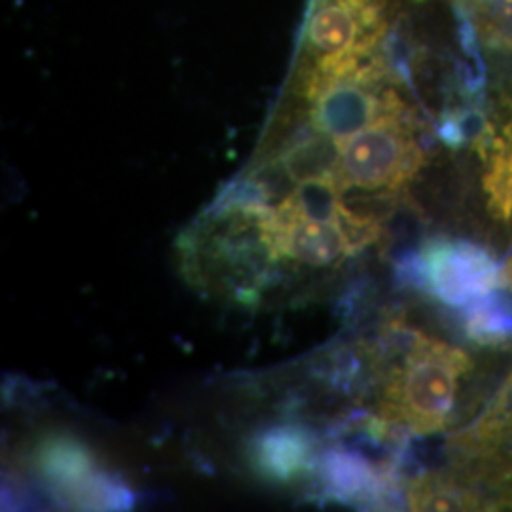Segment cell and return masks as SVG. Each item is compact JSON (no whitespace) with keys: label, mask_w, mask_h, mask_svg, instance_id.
Returning a JSON list of instances; mask_svg holds the SVG:
<instances>
[{"label":"cell","mask_w":512,"mask_h":512,"mask_svg":"<svg viewBox=\"0 0 512 512\" xmlns=\"http://www.w3.org/2000/svg\"><path fill=\"white\" fill-rule=\"evenodd\" d=\"M40 465L46 475L63 484H74L76 490H80L84 486V478L90 475L92 461L82 446L55 440L42 448Z\"/></svg>","instance_id":"9c48e42d"},{"label":"cell","mask_w":512,"mask_h":512,"mask_svg":"<svg viewBox=\"0 0 512 512\" xmlns=\"http://www.w3.org/2000/svg\"><path fill=\"white\" fill-rule=\"evenodd\" d=\"M313 446L308 435L296 429H272L256 444V463L262 473L279 480L308 471Z\"/></svg>","instance_id":"8992f818"},{"label":"cell","mask_w":512,"mask_h":512,"mask_svg":"<svg viewBox=\"0 0 512 512\" xmlns=\"http://www.w3.org/2000/svg\"><path fill=\"white\" fill-rule=\"evenodd\" d=\"M344 143L332 169V179L342 192L349 188L393 192L423 164V150L404 110L387 114Z\"/></svg>","instance_id":"7a4b0ae2"},{"label":"cell","mask_w":512,"mask_h":512,"mask_svg":"<svg viewBox=\"0 0 512 512\" xmlns=\"http://www.w3.org/2000/svg\"><path fill=\"white\" fill-rule=\"evenodd\" d=\"M446 444L458 465L512 469V368L480 416Z\"/></svg>","instance_id":"277c9868"},{"label":"cell","mask_w":512,"mask_h":512,"mask_svg":"<svg viewBox=\"0 0 512 512\" xmlns=\"http://www.w3.org/2000/svg\"><path fill=\"white\" fill-rule=\"evenodd\" d=\"M488 162L484 188L495 219L512 220V120L482 156Z\"/></svg>","instance_id":"ba28073f"},{"label":"cell","mask_w":512,"mask_h":512,"mask_svg":"<svg viewBox=\"0 0 512 512\" xmlns=\"http://www.w3.org/2000/svg\"><path fill=\"white\" fill-rule=\"evenodd\" d=\"M463 332L469 342L499 348L512 342V294L490 293L463 308Z\"/></svg>","instance_id":"52a82bcc"},{"label":"cell","mask_w":512,"mask_h":512,"mask_svg":"<svg viewBox=\"0 0 512 512\" xmlns=\"http://www.w3.org/2000/svg\"><path fill=\"white\" fill-rule=\"evenodd\" d=\"M471 357L420 330L384 368L380 416L427 437L446 429Z\"/></svg>","instance_id":"6da1fadb"},{"label":"cell","mask_w":512,"mask_h":512,"mask_svg":"<svg viewBox=\"0 0 512 512\" xmlns=\"http://www.w3.org/2000/svg\"><path fill=\"white\" fill-rule=\"evenodd\" d=\"M503 281H505V287H509L512 291V255L503 266Z\"/></svg>","instance_id":"30bf717a"},{"label":"cell","mask_w":512,"mask_h":512,"mask_svg":"<svg viewBox=\"0 0 512 512\" xmlns=\"http://www.w3.org/2000/svg\"><path fill=\"white\" fill-rule=\"evenodd\" d=\"M423 291L452 308H465L505 287L494 255L465 239H431L420 251Z\"/></svg>","instance_id":"3957f363"},{"label":"cell","mask_w":512,"mask_h":512,"mask_svg":"<svg viewBox=\"0 0 512 512\" xmlns=\"http://www.w3.org/2000/svg\"><path fill=\"white\" fill-rule=\"evenodd\" d=\"M275 226L281 253L296 262L325 268L353 255L348 236L338 220H275Z\"/></svg>","instance_id":"5b68a950"}]
</instances>
